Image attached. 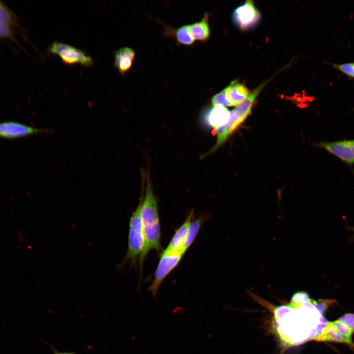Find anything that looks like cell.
Masks as SVG:
<instances>
[{
  "label": "cell",
  "mask_w": 354,
  "mask_h": 354,
  "mask_svg": "<svg viewBox=\"0 0 354 354\" xmlns=\"http://www.w3.org/2000/svg\"><path fill=\"white\" fill-rule=\"evenodd\" d=\"M183 254L164 251L160 257L154 277L148 291L155 296L163 281L180 261Z\"/></svg>",
  "instance_id": "obj_6"
},
{
  "label": "cell",
  "mask_w": 354,
  "mask_h": 354,
  "mask_svg": "<svg viewBox=\"0 0 354 354\" xmlns=\"http://www.w3.org/2000/svg\"><path fill=\"white\" fill-rule=\"evenodd\" d=\"M141 204V216L143 224L145 244L139 258L140 268L148 253L151 250H159L160 245V227L157 207V201L154 196L148 177L146 194Z\"/></svg>",
  "instance_id": "obj_1"
},
{
  "label": "cell",
  "mask_w": 354,
  "mask_h": 354,
  "mask_svg": "<svg viewBox=\"0 0 354 354\" xmlns=\"http://www.w3.org/2000/svg\"><path fill=\"white\" fill-rule=\"evenodd\" d=\"M317 146L326 150L347 164H354V139L322 142Z\"/></svg>",
  "instance_id": "obj_9"
},
{
  "label": "cell",
  "mask_w": 354,
  "mask_h": 354,
  "mask_svg": "<svg viewBox=\"0 0 354 354\" xmlns=\"http://www.w3.org/2000/svg\"><path fill=\"white\" fill-rule=\"evenodd\" d=\"M227 96L234 106H236L249 96V91L243 84L235 80L226 88Z\"/></svg>",
  "instance_id": "obj_13"
},
{
  "label": "cell",
  "mask_w": 354,
  "mask_h": 354,
  "mask_svg": "<svg viewBox=\"0 0 354 354\" xmlns=\"http://www.w3.org/2000/svg\"><path fill=\"white\" fill-rule=\"evenodd\" d=\"M208 16L205 15L199 22L190 26L192 36L194 40L205 41L210 36V28L208 23Z\"/></svg>",
  "instance_id": "obj_15"
},
{
  "label": "cell",
  "mask_w": 354,
  "mask_h": 354,
  "mask_svg": "<svg viewBox=\"0 0 354 354\" xmlns=\"http://www.w3.org/2000/svg\"><path fill=\"white\" fill-rule=\"evenodd\" d=\"M13 24L12 12L0 2V37H11Z\"/></svg>",
  "instance_id": "obj_14"
},
{
  "label": "cell",
  "mask_w": 354,
  "mask_h": 354,
  "mask_svg": "<svg viewBox=\"0 0 354 354\" xmlns=\"http://www.w3.org/2000/svg\"><path fill=\"white\" fill-rule=\"evenodd\" d=\"M48 52L58 56L67 65L79 64L88 67L93 64L92 59L85 52L62 42H53L49 47Z\"/></svg>",
  "instance_id": "obj_5"
},
{
  "label": "cell",
  "mask_w": 354,
  "mask_h": 354,
  "mask_svg": "<svg viewBox=\"0 0 354 354\" xmlns=\"http://www.w3.org/2000/svg\"><path fill=\"white\" fill-rule=\"evenodd\" d=\"M114 56L115 67L120 74L123 75L132 67L135 53L132 49L123 47L116 50Z\"/></svg>",
  "instance_id": "obj_11"
},
{
  "label": "cell",
  "mask_w": 354,
  "mask_h": 354,
  "mask_svg": "<svg viewBox=\"0 0 354 354\" xmlns=\"http://www.w3.org/2000/svg\"><path fill=\"white\" fill-rule=\"evenodd\" d=\"M204 221L205 217L201 216L196 220L191 221L187 237L182 249L184 254L192 244Z\"/></svg>",
  "instance_id": "obj_16"
},
{
  "label": "cell",
  "mask_w": 354,
  "mask_h": 354,
  "mask_svg": "<svg viewBox=\"0 0 354 354\" xmlns=\"http://www.w3.org/2000/svg\"><path fill=\"white\" fill-rule=\"evenodd\" d=\"M354 313H347L335 321L326 323L321 332L313 339L344 344L354 351Z\"/></svg>",
  "instance_id": "obj_3"
},
{
  "label": "cell",
  "mask_w": 354,
  "mask_h": 354,
  "mask_svg": "<svg viewBox=\"0 0 354 354\" xmlns=\"http://www.w3.org/2000/svg\"><path fill=\"white\" fill-rule=\"evenodd\" d=\"M230 111L225 107L213 106L207 111L205 116L206 123L216 130L228 120Z\"/></svg>",
  "instance_id": "obj_12"
},
{
  "label": "cell",
  "mask_w": 354,
  "mask_h": 354,
  "mask_svg": "<svg viewBox=\"0 0 354 354\" xmlns=\"http://www.w3.org/2000/svg\"><path fill=\"white\" fill-rule=\"evenodd\" d=\"M307 294L303 292H297L293 296L290 304H297L306 301L309 299Z\"/></svg>",
  "instance_id": "obj_20"
},
{
  "label": "cell",
  "mask_w": 354,
  "mask_h": 354,
  "mask_svg": "<svg viewBox=\"0 0 354 354\" xmlns=\"http://www.w3.org/2000/svg\"><path fill=\"white\" fill-rule=\"evenodd\" d=\"M266 83L267 82H264L258 86L244 101L230 111L228 121L216 130V144L210 150V152L215 150L222 145L251 113L252 108L255 99Z\"/></svg>",
  "instance_id": "obj_2"
},
{
  "label": "cell",
  "mask_w": 354,
  "mask_h": 354,
  "mask_svg": "<svg viewBox=\"0 0 354 354\" xmlns=\"http://www.w3.org/2000/svg\"><path fill=\"white\" fill-rule=\"evenodd\" d=\"M211 103L213 106H221L225 107L234 106L228 97L226 88L212 97Z\"/></svg>",
  "instance_id": "obj_19"
},
{
  "label": "cell",
  "mask_w": 354,
  "mask_h": 354,
  "mask_svg": "<svg viewBox=\"0 0 354 354\" xmlns=\"http://www.w3.org/2000/svg\"><path fill=\"white\" fill-rule=\"evenodd\" d=\"M52 130L39 128L14 121L0 122V138L18 139L40 133H51Z\"/></svg>",
  "instance_id": "obj_7"
},
{
  "label": "cell",
  "mask_w": 354,
  "mask_h": 354,
  "mask_svg": "<svg viewBox=\"0 0 354 354\" xmlns=\"http://www.w3.org/2000/svg\"><path fill=\"white\" fill-rule=\"evenodd\" d=\"M261 14L252 0L246 2L237 7L233 13V19L236 25L241 30L251 28L258 23Z\"/></svg>",
  "instance_id": "obj_8"
},
{
  "label": "cell",
  "mask_w": 354,
  "mask_h": 354,
  "mask_svg": "<svg viewBox=\"0 0 354 354\" xmlns=\"http://www.w3.org/2000/svg\"><path fill=\"white\" fill-rule=\"evenodd\" d=\"M145 238L141 216V204L139 203L130 220L128 238V249L125 261L135 263L140 256L144 247Z\"/></svg>",
  "instance_id": "obj_4"
},
{
  "label": "cell",
  "mask_w": 354,
  "mask_h": 354,
  "mask_svg": "<svg viewBox=\"0 0 354 354\" xmlns=\"http://www.w3.org/2000/svg\"><path fill=\"white\" fill-rule=\"evenodd\" d=\"M53 350L54 352V354H76V353L73 352H60L55 349H53Z\"/></svg>",
  "instance_id": "obj_21"
},
{
  "label": "cell",
  "mask_w": 354,
  "mask_h": 354,
  "mask_svg": "<svg viewBox=\"0 0 354 354\" xmlns=\"http://www.w3.org/2000/svg\"><path fill=\"white\" fill-rule=\"evenodd\" d=\"M193 215V211L190 212L184 223L176 230L171 240L166 249L164 251L167 252H180L184 254L182 251L190 223Z\"/></svg>",
  "instance_id": "obj_10"
},
{
  "label": "cell",
  "mask_w": 354,
  "mask_h": 354,
  "mask_svg": "<svg viewBox=\"0 0 354 354\" xmlns=\"http://www.w3.org/2000/svg\"><path fill=\"white\" fill-rule=\"evenodd\" d=\"M176 36L177 42L180 44L190 45L194 43V39L191 33L189 25L183 26L178 29Z\"/></svg>",
  "instance_id": "obj_17"
},
{
  "label": "cell",
  "mask_w": 354,
  "mask_h": 354,
  "mask_svg": "<svg viewBox=\"0 0 354 354\" xmlns=\"http://www.w3.org/2000/svg\"><path fill=\"white\" fill-rule=\"evenodd\" d=\"M335 69L339 71L351 80H354V62H348L342 63H332L329 62Z\"/></svg>",
  "instance_id": "obj_18"
}]
</instances>
